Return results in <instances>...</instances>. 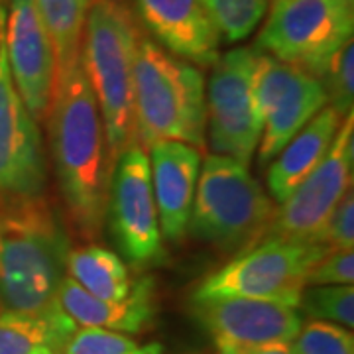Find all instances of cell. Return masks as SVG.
<instances>
[{
	"instance_id": "cell-1",
	"label": "cell",
	"mask_w": 354,
	"mask_h": 354,
	"mask_svg": "<svg viewBox=\"0 0 354 354\" xmlns=\"http://www.w3.org/2000/svg\"><path fill=\"white\" fill-rule=\"evenodd\" d=\"M46 124L69 221L83 239L95 241L104 225L113 165L99 104L81 59L55 75Z\"/></svg>"
},
{
	"instance_id": "cell-2",
	"label": "cell",
	"mask_w": 354,
	"mask_h": 354,
	"mask_svg": "<svg viewBox=\"0 0 354 354\" xmlns=\"http://www.w3.org/2000/svg\"><path fill=\"white\" fill-rule=\"evenodd\" d=\"M69 234L44 195L0 199V313L53 315L64 311Z\"/></svg>"
},
{
	"instance_id": "cell-3",
	"label": "cell",
	"mask_w": 354,
	"mask_h": 354,
	"mask_svg": "<svg viewBox=\"0 0 354 354\" xmlns=\"http://www.w3.org/2000/svg\"><path fill=\"white\" fill-rule=\"evenodd\" d=\"M140 38L136 14L127 0H97L88 10L81 64L99 104L111 165L136 144L134 59Z\"/></svg>"
},
{
	"instance_id": "cell-4",
	"label": "cell",
	"mask_w": 354,
	"mask_h": 354,
	"mask_svg": "<svg viewBox=\"0 0 354 354\" xmlns=\"http://www.w3.org/2000/svg\"><path fill=\"white\" fill-rule=\"evenodd\" d=\"M136 142L148 150L153 142L176 140L197 150L207 142L205 77L189 62L140 38L134 59Z\"/></svg>"
},
{
	"instance_id": "cell-5",
	"label": "cell",
	"mask_w": 354,
	"mask_h": 354,
	"mask_svg": "<svg viewBox=\"0 0 354 354\" xmlns=\"http://www.w3.org/2000/svg\"><path fill=\"white\" fill-rule=\"evenodd\" d=\"M274 211L248 164L209 153L197 177L187 232L223 252H242L262 239Z\"/></svg>"
},
{
	"instance_id": "cell-6",
	"label": "cell",
	"mask_w": 354,
	"mask_h": 354,
	"mask_svg": "<svg viewBox=\"0 0 354 354\" xmlns=\"http://www.w3.org/2000/svg\"><path fill=\"white\" fill-rule=\"evenodd\" d=\"M256 50L301 67L319 81L330 59L353 39V0H272Z\"/></svg>"
},
{
	"instance_id": "cell-7",
	"label": "cell",
	"mask_w": 354,
	"mask_h": 354,
	"mask_svg": "<svg viewBox=\"0 0 354 354\" xmlns=\"http://www.w3.org/2000/svg\"><path fill=\"white\" fill-rule=\"evenodd\" d=\"M327 252L323 244L260 241L203 279L193 299L252 297L297 307L309 270Z\"/></svg>"
},
{
	"instance_id": "cell-8",
	"label": "cell",
	"mask_w": 354,
	"mask_h": 354,
	"mask_svg": "<svg viewBox=\"0 0 354 354\" xmlns=\"http://www.w3.org/2000/svg\"><path fill=\"white\" fill-rule=\"evenodd\" d=\"M104 218L118 256L134 270L164 264L167 252L153 201L150 158L138 142L114 162Z\"/></svg>"
},
{
	"instance_id": "cell-9",
	"label": "cell",
	"mask_w": 354,
	"mask_h": 354,
	"mask_svg": "<svg viewBox=\"0 0 354 354\" xmlns=\"http://www.w3.org/2000/svg\"><path fill=\"white\" fill-rule=\"evenodd\" d=\"M256 48H234L218 55L205 87L207 140L213 153L250 164L258 150L264 118L256 101Z\"/></svg>"
},
{
	"instance_id": "cell-10",
	"label": "cell",
	"mask_w": 354,
	"mask_h": 354,
	"mask_svg": "<svg viewBox=\"0 0 354 354\" xmlns=\"http://www.w3.org/2000/svg\"><path fill=\"white\" fill-rule=\"evenodd\" d=\"M354 114H346L321 164L274 211L260 241L317 244L335 207L353 189ZM258 241V242H260ZM256 242V244H258Z\"/></svg>"
},
{
	"instance_id": "cell-11",
	"label": "cell",
	"mask_w": 354,
	"mask_h": 354,
	"mask_svg": "<svg viewBox=\"0 0 354 354\" xmlns=\"http://www.w3.org/2000/svg\"><path fill=\"white\" fill-rule=\"evenodd\" d=\"M254 87L264 118L256 153L266 165L327 104V91L315 75L262 51L256 59Z\"/></svg>"
},
{
	"instance_id": "cell-12",
	"label": "cell",
	"mask_w": 354,
	"mask_h": 354,
	"mask_svg": "<svg viewBox=\"0 0 354 354\" xmlns=\"http://www.w3.org/2000/svg\"><path fill=\"white\" fill-rule=\"evenodd\" d=\"M48 162L39 124L14 87L4 46L0 50V199L46 193Z\"/></svg>"
},
{
	"instance_id": "cell-13",
	"label": "cell",
	"mask_w": 354,
	"mask_h": 354,
	"mask_svg": "<svg viewBox=\"0 0 354 354\" xmlns=\"http://www.w3.org/2000/svg\"><path fill=\"white\" fill-rule=\"evenodd\" d=\"M4 51L14 87L28 113L38 124L46 122L57 65L36 0H10L4 24Z\"/></svg>"
},
{
	"instance_id": "cell-14",
	"label": "cell",
	"mask_w": 354,
	"mask_h": 354,
	"mask_svg": "<svg viewBox=\"0 0 354 354\" xmlns=\"http://www.w3.org/2000/svg\"><path fill=\"white\" fill-rule=\"evenodd\" d=\"M191 311L218 351L291 342L304 325L297 307L252 297L193 299Z\"/></svg>"
},
{
	"instance_id": "cell-15",
	"label": "cell",
	"mask_w": 354,
	"mask_h": 354,
	"mask_svg": "<svg viewBox=\"0 0 354 354\" xmlns=\"http://www.w3.org/2000/svg\"><path fill=\"white\" fill-rule=\"evenodd\" d=\"M140 22L171 55L195 67H213L221 34L203 0H134Z\"/></svg>"
},
{
	"instance_id": "cell-16",
	"label": "cell",
	"mask_w": 354,
	"mask_h": 354,
	"mask_svg": "<svg viewBox=\"0 0 354 354\" xmlns=\"http://www.w3.org/2000/svg\"><path fill=\"white\" fill-rule=\"evenodd\" d=\"M150 158L153 201L162 236L177 244L187 234L203 153L185 142L160 140L146 150Z\"/></svg>"
},
{
	"instance_id": "cell-17",
	"label": "cell",
	"mask_w": 354,
	"mask_h": 354,
	"mask_svg": "<svg viewBox=\"0 0 354 354\" xmlns=\"http://www.w3.org/2000/svg\"><path fill=\"white\" fill-rule=\"evenodd\" d=\"M59 305L77 327H99L124 335L150 329L156 319V283L150 276L134 281L122 301H106L91 295L77 281L65 276L59 288Z\"/></svg>"
},
{
	"instance_id": "cell-18",
	"label": "cell",
	"mask_w": 354,
	"mask_h": 354,
	"mask_svg": "<svg viewBox=\"0 0 354 354\" xmlns=\"http://www.w3.org/2000/svg\"><path fill=\"white\" fill-rule=\"evenodd\" d=\"M342 120L344 116L337 109L325 104L268 164L270 167L266 181L272 201L278 205L286 201L291 191L321 164V160L329 152Z\"/></svg>"
},
{
	"instance_id": "cell-19",
	"label": "cell",
	"mask_w": 354,
	"mask_h": 354,
	"mask_svg": "<svg viewBox=\"0 0 354 354\" xmlns=\"http://www.w3.org/2000/svg\"><path fill=\"white\" fill-rule=\"evenodd\" d=\"M77 330L65 311L53 315L0 313V354H64Z\"/></svg>"
},
{
	"instance_id": "cell-20",
	"label": "cell",
	"mask_w": 354,
	"mask_h": 354,
	"mask_svg": "<svg viewBox=\"0 0 354 354\" xmlns=\"http://www.w3.org/2000/svg\"><path fill=\"white\" fill-rule=\"evenodd\" d=\"M65 270L83 290L106 301H122L134 288L124 260L99 244L71 248Z\"/></svg>"
},
{
	"instance_id": "cell-21",
	"label": "cell",
	"mask_w": 354,
	"mask_h": 354,
	"mask_svg": "<svg viewBox=\"0 0 354 354\" xmlns=\"http://www.w3.org/2000/svg\"><path fill=\"white\" fill-rule=\"evenodd\" d=\"M97 0H36L55 53L57 73L81 59V39L88 10Z\"/></svg>"
},
{
	"instance_id": "cell-22",
	"label": "cell",
	"mask_w": 354,
	"mask_h": 354,
	"mask_svg": "<svg viewBox=\"0 0 354 354\" xmlns=\"http://www.w3.org/2000/svg\"><path fill=\"white\" fill-rule=\"evenodd\" d=\"M297 307L309 319L335 323L346 329L354 327L353 286H305Z\"/></svg>"
},
{
	"instance_id": "cell-23",
	"label": "cell",
	"mask_w": 354,
	"mask_h": 354,
	"mask_svg": "<svg viewBox=\"0 0 354 354\" xmlns=\"http://www.w3.org/2000/svg\"><path fill=\"white\" fill-rule=\"evenodd\" d=\"M221 38L230 44L246 39L264 20L272 0H203Z\"/></svg>"
},
{
	"instance_id": "cell-24",
	"label": "cell",
	"mask_w": 354,
	"mask_h": 354,
	"mask_svg": "<svg viewBox=\"0 0 354 354\" xmlns=\"http://www.w3.org/2000/svg\"><path fill=\"white\" fill-rule=\"evenodd\" d=\"M160 344H140L124 333L99 329V327H77L65 344L64 354H162Z\"/></svg>"
},
{
	"instance_id": "cell-25",
	"label": "cell",
	"mask_w": 354,
	"mask_h": 354,
	"mask_svg": "<svg viewBox=\"0 0 354 354\" xmlns=\"http://www.w3.org/2000/svg\"><path fill=\"white\" fill-rule=\"evenodd\" d=\"M293 354H354L353 329L309 319L290 342Z\"/></svg>"
},
{
	"instance_id": "cell-26",
	"label": "cell",
	"mask_w": 354,
	"mask_h": 354,
	"mask_svg": "<svg viewBox=\"0 0 354 354\" xmlns=\"http://www.w3.org/2000/svg\"><path fill=\"white\" fill-rule=\"evenodd\" d=\"M327 91V102L342 116L353 113L354 106V44L348 39L330 59L327 71L321 77Z\"/></svg>"
},
{
	"instance_id": "cell-27",
	"label": "cell",
	"mask_w": 354,
	"mask_h": 354,
	"mask_svg": "<svg viewBox=\"0 0 354 354\" xmlns=\"http://www.w3.org/2000/svg\"><path fill=\"white\" fill-rule=\"evenodd\" d=\"M353 248H341V250H329L309 270L305 286H353Z\"/></svg>"
},
{
	"instance_id": "cell-28",
	"label": "cell",
	"mask_w": 354,
	"mask_h": 354,
	"mask_svg": "<svg viewBox=\"0 0 354 354\" xmlns=\"http://www.w3.org/2000/svg\"><path fill=\"white\" fill-rule=\"evenodd\" d=\"M317 244L327 246L329 250L353 248L354 246V197L353 189L346 191L341 203L335 207L327 225L323 227Z\"/></svg>"
},
{
	"instance_id": "cell-29",
	"label": "cell",
	"mask_w": 354,
	"mask_h": 354,
	"mask_svg": "<svg viewBox=\"0 0 354 354\" xmlns=\"http://www.w3.org/2000/svg\"><path fill=\"white\" fill-rule=\"evenodd\" d=\"M216 354H293L290 342H276V344H258V346H242V348H227Z\"/></svg>"
},
{
	"instance_id": "cell-30",
	"label": "cell",
	"mask_w": 354,
	"mask_h": 354,
	"mask_svg": "<svg viewBox=\"0 0 354 354\" xmlns=\"http://www.w3.org/2000/svg\"><path fill=\"white\" fill-rule=\"evenodd\" d=\"M4 24H6V10H4V6L0 2V50L4 46Z\"/></svg>"
},
{
	"instance_id": "cell-31",
	"label": "cell",
	"mask_w": 354,
	"mask_h": 354,
	"mask_svg": "<svg viewBox=\"0 0 354 354\" xmlns=\"http://www.w3.org/2000/svg\"><path fill=\"white\" fill-rule=\"evenodd\" d=\"M353 2H354V0H353Z\"/></svg>"
}]
</instances>
